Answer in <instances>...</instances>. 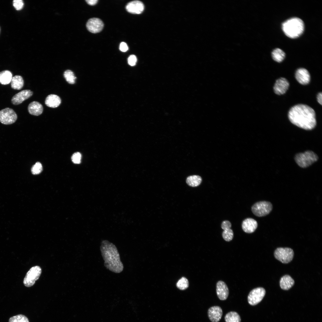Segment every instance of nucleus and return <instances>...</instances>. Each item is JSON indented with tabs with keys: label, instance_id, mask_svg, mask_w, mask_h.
<instances>
[{
	"label": "nucleus",
	"instance_id": "30",
	"mask_svg": "<svg viewBox=\"0 0 322 322\" xmlns=\"http://www.w3.org/2000/svg\"><path fill=\"white\" fill-rule=\"evenodd\" d=\"M42 170V166L41 163L37 162L32 166L31 168V172L33 174L36 175L40 174Z\"/></svg>",
	"mask_w": 322,
	"mask_h": 322
},
{
	"label": "nucleus",
	"instance_id": "28",
	"mask_svg": "<svg viewBox=\"0 0 322 322\" xmlns=\"http://www.w3.org/2000/svg\"><path fill=\"white\" fill-rule=\"evenodd\" d=\"M9 322H29L28 318L25 315L20 314L10 318Z\"/></svg>",
	"mask_w": 322,
	"mask_h": 322
},
{
	"label": "nucleus",
	"instance_id": "37",
	"mask_svg": "<svg viewBox=\"0 0 322 322\" xmlns=\"http://www.w3.org/2000/svg\"><path fill=\"white\" fill-rule=\"evenodd\" d=\"M86 2L88 4H89V5H95L97 3V2L98 1V0H86Z\"/></svg>",
	"mask_w": 322,
	"mask_h": 322
},
{
	"label": "nucleus",
	"instance_id": "16",
	"mask_svg": "<svg viewBox=\"0 0 322 322\" xmlns=\"http://www.w3.org/2000/svg\"><path fill=\"white\" fill-rule=\"evenodd\" d=\"M216 292L218 298L221 300L226 299L228 296V288L225 283L222 281H220L217 282Z\"/></svg>",
	"mask_w": 322,
	"mask_h": 322
},
{
	"label": "nucleus",
	"instance_id": "32",
	"mask_svg": "<svg viewBox=\"0 0 322 322\" xmlns=\"http://www.w3.org/2000/svg\"><path fill=\"white\" fill-rule=\"evenodd\" d=\"M13 6L17 10L22 9L24 6V3L21 0H15L13 1Z\"/></svg>",
	"mask_w": 322,
	"mask_h": 322
},
{
	"label": "nucleus",
	"instance_id": "2",
	"mask_svg": "<svg viewBox=\"0 0 322 322\" xmlns=\"http://www.w3.org/2000/svg\"><path fill=\"white\" fill-rule=\"evenodd\" d=\"M100 250L104 261L105 267L110 271L120 273L123 269L120 255L116 246L108 241L103 240L101 242Z\"/></svg>",
	"mask_w": 322,
	"mask_h": 322
},
{
	"label": "nucleus",
	"instance_id": "36",
	"mask_svg": "<svg viewBox=\"0 0 322 322\" xmlns=\"http://www.w3.org/2000/svg\"><path fill=\"white\" fill-rule=\"evenodd\" d=\"M317 100L318 103L321 105L322 104V93H319L317 96Z\"/></svg>",
	"mask_w": 322,
	"mask_h": 322
},
{
	"label": "nucleus",
	"instance_id": "12",
	"mask_svg": "<svg viewBox=\"0 0 322 322\" xmlns=\"http://www.w3.org/2000/svg\"><path fill=\"white\" fill-rule=\"evenodd\" d=\"M289 86V83L287 80L284 78L278 79L274 84L273 89L277 95H281L284 94Z\"/></svg>",
	"mask_w": 322,
	"mask_h": 322
},
{
	"label": "nucleus",
	"instance_id": "27",
	"mask_svg": "<svg viewBox=\"0 0 322 322\" xmlns=\"http://www.w3.org/2000/svg\"><path fill=\"white\" fill-rule=\"evenodd\" d=\"M234 236L233 230L231 228H227L224 230L222 233L223 239L226 241L230 242L233 238Z\"/></svg>",
	"mask_w": 322,
	"mask_h": 322
},
{
	"label": "nucleus",
	"instance_id": "23",
	"mask_svg": "<svg viewBox=\"0 0 322 322\" xmlns=\"http://www.w3.org/2000/svg\"><path fill=\"white\" fill-rule=\"evenodd\" d=\"M202 181V178L198 175H194L188 177L186 180V183L190 186L197 187L199 185Z\"/></svg>",
	"mask_w": 322,
	"mask_h": 322
},
{
	"label": "nucleus",
	"instance_id": "4",
	"mask_svg": "<svg viewBox=\"0 0 322 322\" xmlns=\"http://www.w3.org/2000/svg\"><path fill=\"white\" fill-rule=\"evenodd\" d=\"M295 160L298 165L302 168L309 167L317 161L318 157L314 152L307 151L303 153L297 154L295 157Z\"/></svg>",
	"mask_w": 322,
	"mask_h": 322
},
{
	"label": "nucleus",
	"instance_id": "11",
	"mask_svg": "<svg viewBox=\"0 0 322 322\" xmlns=\"http://www.w3.org/2000/svg\"><path fill=\"white\" fill-rule=\"evenodd\" d=\"M33 92L29 89L23 90L15 95L12 98L11 102L15 105H18L32 96Z\"/></svg>",
	"mask_w": 322,
	"mask_h": 322
},
{
	"label": "nucleus",
	"instance_id": "8",
	"mask_svg": "<svg viewBox=\"0 0 322 322\" xmlns=\"http://www.w3.org/2000/svg\"><path fill=\"white\" fill-rule=\"evenodd\" d=\"M17 115L12 109L6 108L0 111V122L4 125H10L17 120Z\"/></svg>",
	"mask_w": 322,
	"mask_h": 322
},
{
	"label": "nucleus",
	"instance_id": "22",
	"mask_svg": "<svg viewBox=\"0 0 322 322\" xmlns=\"http://www.w3.org/2000/svg\"><path fill=\"white\" fill-rule=\"evenodd\" d=\"M11 72L8 70H4L0 72V83L5 85L10 83L13 77Z\"/></svg>",
	"mask_w": 322,
	"mask_h": 322
},
{
	"label": "nucleus",
	"instance_id": "34",
	"mask_svg": "<svg viewBox=\"0 0 322 322\" xmlns=\"http://www.w3.org/2000/svg\"><path fill=\"white\" fill-rule=\"evenodd\" d=\"M232 225L230 222L228 220H225L222 222L221 227L223 230L227 228H231Z\"/></svg>",
	"mask_w": 322,
	"mask_h": 322
},
{
	"label": "nucleus",
	"instance_id": "10",
	"mask_svg": "<svg viewBox=\"0 0 322 322\" xmlns=\"http://www.w3.org/2000/svg\"><path fill=\"white\" fill-rule=\"evenodd\" d=\"M104 24L100 19L93 18L89 19L86 24L87 30L90 32L95 33L100 32L103 29Z\"/></svg>",
	"mask_w": 322,
	"mask_h": 322
},
{
	"label": "nucleus",
	"instance_id": "20",
	"mask_svg": "<svg viewBox=\"0 0 322 322\" xmlns=\"http://www.w3.org/2000/svg\"><path fill=\"white\" fill-rule=\"evenodd\" d=\"M294 283V281L290 276L285 275L281 278L280 285L282 289L287 290L293 286Z\"/></svg>",
	"mask_w": 322,
	"mask_h": 322
},
{
	"label": "nucleus",
	"instance_id": "6",
	"mask_svg": "<svg viewBox=\"0 0 322 322\" xmlns=\"http://www.w3.org/2000/svg\"><path fill=\"white\" fill-rule=\"evenodd\" d=\"M294 252L291 248L288 247H279L275 251L274 255L275 258L283 263L287 264L293 259Z\"/></svg>",
	"mask_w": 322,
	"mask_h": 322
},
{
	"label": "nucleus",
	"instance_id": "13",
	"mask_svg": "<svg viewBox=\"0 0 322 322\" xmlns=\"http://www.w3.org/2000/svg\"><path fill=\"white\" fill-rule=\"evenodd\" d=\"M295 76L298 83L303 85H306L309 82L310 76L308 71L304 68H300L296 71Z\"/></svg>",
	"mask_w": 322,
	"mask_h": 322
},
{
	"label": "nucleus",
	"instance_id": "14",
	"mask_svg": "<svg viewBox=\"0 0 322 322\" xmlns=\"http://www.w3.org/2000/svg\"><path fill=\"white\" fill-rule=\"evenodd\" d=\"M144 5L141 1L138 0L133 1L128 3L126 8L129 13L134 14H140L143 11Z\"/></svg>",
	"mask_w": 322,
	"mask_h": 322
},
{
	"label": "nucleus",
	"instance_id": "25",
	"mask_svg": "<svg viewBox=\"0 0 322 322\" xmlns=\"http://www.w3.org/2000/svg\"><path fill=\"white\" fill-rule=\"evenodd\" d=\"M226 322H241L240 317L238 314L235 312H230L225 315V318Z\"/></svg>",
	"mask_w": 322,
	"mask_h": 322
},
{
	"label": "nucleus",
	"instance_id": "26",
	"mask_svg": "<svg viewBox=\"0 0 322 322\" xmlns=\"http://www.w3.org/2000/svg\"><path fill=\"white\" fill-rule=\"evenodd\" d=\"M64 76L66 81L70 84H74L77 78L75 77L74 72L69 69L65 71L64 73Z\"/></svg>",
	"mask_w": 322,
	"mask_h": 322
},
{
	"label": "nucleus",
	"instance_id": "7",
	"mask_svg": "<svg viewBox=\"0 0 322 322\" xmlns=\"http://www.w3.org/2000/svg\"><path fill=\"white\" fill-rule=\"evenodd\" d=\"M41 273V269L39 266H35L31 267L27 272L24 278V285L27 287L32 286L35 281L39 278Z\"/></svg>",
	"mask_w": 322,
	"mask_h": 322
},
{
	"label": "nucleus",
	"instance_id": "17",
	"mask_svg": "<svg viewBox=\"0 0 322 322\" xmlns=\"http://www.w3.org/2000/svg\"><path fill=\"white\" fill-rule=\"evenodd\" d=\"M222 315V310L219 306H212L208 311V317L212 322H219L221 319Z\"/></svg>",
	"mask_w": 322,
	"mask_h": 322
},
{
	"label": "nucleus",
	"instance_id": "33",
	"mask_svg": "<svg viewBox=\"0 0 322 322\" xmlns=\"http://www.w3.org/2000/svg\"><path fill=\"white\" fill-rule=\"evenodd\" d=\"M137 61V57L135 55H130L128 59V64L131 66L135 65Z\"/></svg>",
	"mask_w": 322,
	"mask_h": 322
},
{
	"label": "nucleus",
	"instance_id": "5",
	"mask_svg": "<svg viewBox=\"0 0 322 322\" xmlns=\"http://www.w3.org/2000/svg\"><path fill=\"white\" fill-rule=\"evenodd\" d=\"M273 206L270 202L260 201L256 202L251 207L253 213L258 217H262L268 214L272 211Z\"/></svg>",
	"mask_w": 322,
	"mask_h": 322
},
{
	"label": "nucleus",
	"instance_id": "35",
	"mask_svg": "<svg viewBox=\"0 0 322 322\" xmlns=\"http://www.w3.org/2000/svg\"><path fill=\"white\" fill-rule=\"evenodd\" d=\"M119 49L123 52H126L128 49V47L127 44L124 42H122L120 44Z\"/></svg>",
	"mask_w": 322,
	"mask_h": 322
},
{
	"label": "nucleus",
	"instance_id": "31",
	"mask_svg": "<svg viewBox=\"0 0 322 322\" xmlns=\"http://www.w3.org/2000/svg\"><path fill=\"white\" fill-rule=\"evenodd\" d=\"M81 155L80 153L77 152L74 153L72 156V162L75 164H79L81 162Z\"/></svg>",
	"mask_w": 322,
	"mask_h": 322
},
{
	"label": "nucleus",
	"instance_id": "29",
	"mask_svg": "<svg viewBox=\"0 0 322 322\" xmlns=\"http://www.w3.org/2000/svg\"><path fill=\"white\" fill-rule=\"evenodd\" d=\"M177 286L181 290H183L186 289L188 286V280L185 277L182 278L177 283Z\"/></svg>",
	"mask_w": 322,
	"mask_h": 322
},
{
	"label": "nucleus",
	"instance_id": "24",
	"mask_svg": "<svg viewBox=\"0 0 322 322\" xmlns=\"http://www.w3.org/2000/svg\"><path fill=\"white\" fill-rule=\"evenodd\" d=\"M272 56L273 58L275 61L278 62H281L284 59L285 54L282 50L277 48L273 51Z\"/></svg>",
	"mask_w": 322,
	"mask_h": 322
},
{
	"label": "nucleus",
	"instance_id": "1",
	"mask_svg": "<svg viewBox=\"0 0 322 322\" xmlns=\"http://www.w3.org/2000/svg\"><path fill=\"white\" fill-rule=\"evenodd\" d=\"M288 117L292 123L305 130H312L316 125L315 111L306 105L299 104L292 107L288 112Z\"/></svg>",
	"mask_w": 322,
	"mask_h": 322
},
{
	"label": "nucleus",
	"instance_id": "19",
	"mask_svg": "<svg viewBox=\"0 0 322 322\" xmlns=\"http://www.w3.org/2000/svg\"><path fill=\"white\" fill-rule=\"evenodd\" d=\"M45 104L47 106L55 108L58 107L61 103V99L58 95L55 94H50L46 97Z\"/></svg>",
	"mask_w": 322,
	"mask_h": 322
},
{
	"label": "nucleus",
	"instance_id": "15",
	"mask_svg": "<svg viewBox=\"0 0 322 322\" xmlns=\"http://www.w3.org/2000/svg\"><path fill=\"white\" fill-rule=\"evenodd\" d=\"M257 221L254 219L248 218L245 219L242 222V226L243 230L248 233L254 232L258 227Z\"/></svg>",
	"mask_w": 322,
	"mask_h": 322
},
{
	"label": "nucleus",
	"instance_id": "3",
	"mask_svg": "<svg viewBox=\"0 0 322 322\" xmlns=\"http://www.w3.org/2000/svg\"><path fill=\"white\" fill-rule=\"evenodd\" d=\"M282 29L284 34L290 38H296L300 36L304 30L303 21L297 17L289 19L282 24Z\"/></svg>",
	"mask_w": 322,
	"mask_h": 322
},
{
	"label": "nucleus",
	"instance_id": "21",
	"mask_svg": "<svg viewBox=\"0 0 322 322\" xmlns=\"http://www.w3.org/2000/svg\"><path fill=\"white\" fill-rule=\"evenodd\" d=\"M10 83L11 88L15 90H20L24 85L23 78L19 75H16L13 77Z\"/></svg>",
	"mask_w": 322,
	"mask_h": 322
},
{
	"label": "nucleus",
	"instance_id": "18",
	"mask_svg": "<svg viewBox=\"0 0 322 322\" xmlns=\"http://www.w3.org/2000/svg\"><path fill=\"white\" fill-rule=\"evenodd\" d=\"M29 113L32 115L38 116L43 112V108L42 105L39 102L33 101L31 102L28 106Z\"/></svg>",
	"mask_w": 322,
	"mask_h": 322
},
{
	"label": "nucleus",
	"instance_id": "9",
	"mask_svg": "<svg viewBox=\"0 0 322 322\" xmlns=\"http://www.w3.org/2000/svg\"><path fill=\"white\" fill-rule=\"evenodd\" d=\"M265 290L262 287H259L252 290L248 296V301L250 304L255 305L262 300L265 294Z\"/></svg>",
	"mask_w": 322,
	"mask_h": 322
}]
</instances>
